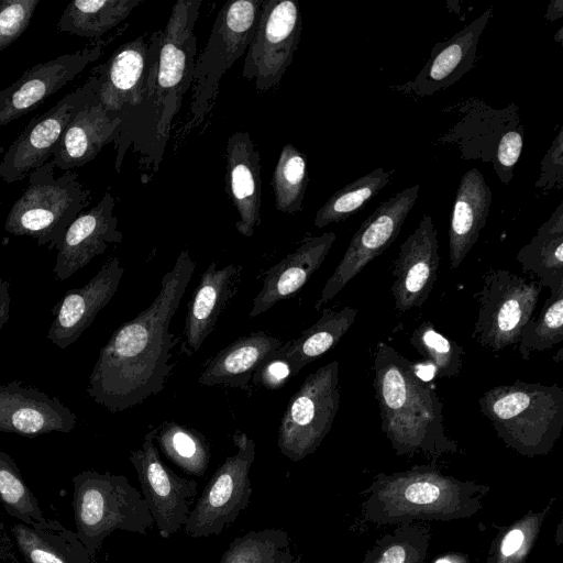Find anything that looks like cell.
I'll return each mask as SVG.
<instances>
[{"mask_svg": "<svg viewBox=\"0 0 563 563\" xmlns=\"http://www.w3.org/2000/svg\"><path fill=\"white\" fill-rule=\"evenodd\" d=\"M195 267L189 252L183 251L152 303L112 333L88 379L87 393L95 402L115 413L163 391L178 342L169 325Z\"/></svg>", "mask_w": 563, "mask_h": 563, "instance_id": "6da1fadb", "label": "cell"}, {"mask_svg": "<svg viewBox=\"0 0 563 563\" xmlns=\"http://www.w3.org/2000/svg\"><path fill=\"white\" fill-rule=\"evenodd\" d=\"M373 371L382 431L397 455L422 453L437 459L459 451L457 443L445 434L440 398L412 362L379 342Z\"/></svg>", "mask_w": 563, "mask_h": 563, "instance_id": "7a4b0ae2", "label": "cell"}, {"mask_svg": "<svg viewBox=\"0 0 563 563\" xmlns=\"http://www.w3.org/2000/svg\"><path fill=\"white\" fill-rule=\"evenodd\" d=\"M488 490L486 485L444 475L434 465L379 473L364 492L363 516L378 525L464 519L482 508Z\"/></svg>", "mask_w": 563, "mask_h": 563, "instance_id": "3957f363", "label": "cell"}, {"mask_svg": "<svg viewBox=\"0 0 563 563\" xmlns=\"http://www.w3.org/2000/svg\"><path fill=\"white\" fill-rule=\"evenodd\" d=\"M498 438L525 456L548 454L563 428V389L516 380L489 388L478 399Z\"/></svg>", "mask_w": 563, "mask_h": 563, "instance_id": "277c9868", "label": "cell"}, {"mask_svg": "<svg viewBox=\"0 0 563 563\" xmlns=\"http://www.w3.org/2000/svg\"><path fill=\"white\" fill-rule=\"evenodd\" d=\"M71 481L75 532L92 562L113 531L145 536L154 527L142 493L124 475L84 471Z\"/></svg>", "mask_w": 563, "mask_h": 563, "instance_id": "5b68a950", "label": "cell"}, {"mask_svg": "<svg viewBox=\"0 0 563 563\" xmlns=\"http://www.w3.org/2000/svg\"><path fill=\"white\" fill-rule=\"evenodd\" d=\"M78 174L68 170L56 177L51 161L32 172L27 187L12 205L4 230L15 236H30L38 246L57 250L71 222L91 202Z\"/></svg>", "mask_w": 563, "mask_h": 563, "instance_id": "8992f818", "label": "cell"}, {"mask_svg": "<svg viewBox=\"0 0 563 563\" xmlns=\"http://www.w3.org/2000/svg\"><path fill=\"white\" fill-rule=\"evenodd\" d=\"M454 108L460 119L439 142L456 145L463 159L492 164L499 180L509 184L523 147V124L518 106L510 103L495 109L482 99L471 97Z\"/></svg>", "mask_w": 563, "mask_h": 563, "instance_id": "52a82bcc", "label": "cell"}, {"mask_svg": "<svg viewBox=\"0 0 563 563\" xmlns=\"http://www.w3.org/2000/svg\"><path fill=\"white\" fill-rule=\"evenodd\" d=\"M263 0H235L220 9L207 45L195 60L190 126L211 111L224 73L245 54L258 22Z\"/></svg>", "mask_w": 563, "mask_h": 563, "instance_id": "ba28073f", "label": "cell"}, {"mask_svg": "<svg viewBox=\"0 0 563 563\" xmlns=\"http://www.w3.org/2000/svg\"><path fill=\"white\" fill-rule=\"evenodd\" d=\"M340 404L339 362L311 373L291 396L283 413L277 446L299 462L313 453L330 432Z\"/></svg>", "mask_w": 563, "mask_h": 563, "instance_id": "9c48e42d", "label": "cell"}, {"mask_svg": "<svg viewBox=\"0 0 563 563\" xmlns=\"http://www.w3.org/2000/svg\"><path fill=\"white\" fill-rule=\"evenodd\" d=\"M483 287L474 294L478 314L472 339L483 347L499 351L517 344L522 328L533 317L541 285L508 269H489Z\"/></svg>", "mask_w": 563, "mask_h": 563, "instance_id": "30bf717a", "label": "cell"}, {"mask_svg": "<svg viewBox=\"0 0 563 563\" xmlns=\"http://www.w3.org/2000/svg\"><path fill=\"white\" fill-rule=\"evenodd\" d=\"M233 442L236 452L214 472L189 512L183 529L190 538L220 536L251 503L250 472L255 459V442L239 430L233 434Z\"/></svg>", "mask_w": 563, "mask_h": 563, "instance_id": "8fae6325", "label": "cell"}, {"mask_svg": "<svg viewBox=\"0 0 563 563\" xmlns=\"http://www.w3.org/2000/svg\"><path fill=\"white\" fill-rule=\"evenodd\" d=\"M201 3V0L176 1L162 36L156 73L161 117L156 133L163 142L169 136L170 125L181 106L183 97L191 87L194 56L197 52L194 29Z\"/></svg>", "mask_w": 563, "mask_h": 563, "instance_id": "7c38bea8", "label": "cell"}, {"mask_svg": "<svg viewBox=\"0 0 563 563\" xmlns=\"http://www.w3.org/2000/svg\"><path fill=\"white\" fill-rule=\"evenodd\" d=\"M98 75L88 79L41 115L34 117L9 145L0 162V179L20 181L51 161L54 146L76 114L98 99Z\"/></svg>", "mask_w": 563, "mask_h": 563, "instance_id": "4fadbf2b", "label": "cell"}, {"mask_svg": "<svg viewBox=\"0 0 563 563\" xmlns=\"http://www.w3.org/2000/svg\"><path fill=\"white\" fill-rule=\"evenodd\" d=\"M302 31L294 0H263L253 38L245 52L242 76L258 91L277 87L291 64Z\"/></svg>", "mask_w": 563, "mask_h": 563, "instance_id": "5bb4252c", "label": "cell"}, {"mask_svg": "<svg viewBox=\"0 0 563 563\" xmlns=\"http://www.w3.org/2000/svg\"><path fill=\"white\" fill-rule=\"evenodd\" d=\"M420 186L413 185L383 201L352 236L332 275L325 282L314 309L333 299L361 271L379 256L398 236L412 210Z\"/></svg>", "mask_w": 563, "mask_h": 563, "instance_id": "9a60e30c", "label": "cell"}, {"mask_svg": "<svg viewBox=\"0 0 563 563\" xmlns=\"http://www.w3.org/2000/svg\"><path fill=\"white\" fill-rule=\"evenodd\" d=\"M158 427L144 437L141 449L131 452L134 466L154 526L162 538H169L187 522L198 483L177 475L166 466L155 445Z\"/></svg>", "mask_w": 563, "mask_h": 563, "instance_id": "2e32d148", "label": "cell"}, {"mask_svg": "<svg viewBox=\"0 0 563 563\" xmlns=\"http://www.w3.org/2000/svg\"><path fill=\"white\" fill-rule=\"evenodd\" d=\"M108 41L97 40L74 53H66L27 68L9 87L0 90V126L34 110L79 75L102 54Z\"/></svg>", "mask_w": 563, "mask_h": 563, "instance_id": "e0dca14e", "label": "cell"}, {"mask_svg": "<svg viewBox=\"0 0 563 563\" xmlns=\"http://www.w3.org/2000/svg\"><path fill=\"white\" fill-rule=\"evenodd\" d=\"M440 261L437 230L432 218L424 214L400 244L391 271V294L399 313L423 306L435 284Z\"/></svg>", "mask_w": 563, "mask_h": 563, "instance_id": "ac0fdd59", "label": "cell"}, {"mask_svg": "<svg viewBox=\"0 0 563 563\" xmlns=\"http://www.w3.org/2000/svg\"><path fill=\"white\" fill-rule=\"evenodd\" d=\"M77 416L58 397L13 380L0 384V432L35 438L74 430Z\"/></svg>", "mask_w": 563, "mask_h": 563, "instance_id": "d6986e66", "label": "cell"}, {"mask_svg": "<svg viewBox=\"0 0 563 563\" xmlns=\"http://www.w3.org/2000/svg\"><path fill=\"white\" fill-rule=\"evenodd\" d=\"M124 267L118 257L107 261L82 287L69 289L54 306L46 338L64 350L76 342L119 288Z\"/></svg>", "mask_w": 563, "mask_h": 563, "instance_id": "ffe728a7", "label": "cell"}, {"mask_svg": "<svg viewBox=\"0 0 563 563\" xmlns=\"http://www.w3.org/2000/svg\"><path fill=\"white\" fill-rule=\"evenodd\" d=\"M115 200L110 192L87 212H81L67 228L57 249L53 274L64 282L87 266L91 260L107 250L109 244L123 239L113 214Z\"/></svg>", "mask_w": 563, "mask_h": 563, "instance_id": "44dd1931", "label": "cell"}, {"mask_svg": "<svg viewBox=\"0 0 563 563\" xmlns=\"http://www.w3.org/2000/svg\"><path fill=\"white\" fill-rule=\"evenodd\" d=\"M492 12L490 8L487 9L451 38L437 43L418 75L397 86L396 90L416 97H429L459 81L474 66L478 41Z\"/></svg>", "mask_w": 563, "mask_h": 563, "instance_id": "7402d4cb", "label": "cell"}, {"mask_svg": "<svg viewBox=\"0 0 563 563\" xmlns=\"http://www.w3.org/2000/svg\"><path fill=\"white\" fill-rule=\"evenodd\" d=\"M225 187L239 213L235 228L251 238L261 224V157L247 131L234 132L225 147Z\"/></svg>", "mask_w": 563, "mask_h": 563, "instance_id": "603a6c76", "label": "cell"}, {"mask_svg": "<svg viewBox=\"0 0 563 563\" xmlns=\"http://www.w3.org/2000/svg\"><path fill=\"white\" fill-rule=\"evenodd\" d=\"M335 238L333 232L306 238L294 252L269 267L262 289L253 299L250 317L260 316L278 301L294 296L320 268Z\"/></svg>", "mask_w": 563, "mask_h": 563, "instance_id": "cb8c5ba5", "label": "cell"}, {"mask_svg": "<svg viewBox=\"0 0 563 563\" xmlns=\"http://www.w3.org/2000/svg\"><path fill=\"white\" fill-rule=\"evenodd\" d=\"M122 124V120L107 112L97 99L67 125L52 151L51 162L65 172L85 166L118 137Z\"/></svg>", "mask_w": 563, "mask_h": 563, "instance_id": "d4e9b609", "label": "cell"}, {"mask_svg": "<svg viewBox=\"0 0 563 563\" xmlns=\"http://www.w3.org/2000/svg\"><path fill=\"white\" fill-rule=\"evenodd\" d=\"M148 44L144 35L120 46L110 59L92 69L100 85L98 100L113 117L141 103Z\"/></svg>", "mask_w": 563, "mask_h": 563, "instance_id": "484cf974", "label": "cell"}, {"mask_svg": "<svg viewBox=\"0 0 563 563\" xmlns=\"http://www.w3.org/2000/svg\"><path fill=\"white\" fill-rule=\"evenodd\" d=\"M282 345L278 338L261 331L239 338L208 362L199 376V383L203 386L223 385L249 390L251 379L275 357Z\"/></svg>", "mask_w": 563, "mask_h": 563, "instance_id": "4316f807", "label": "cell"}, {"mask_svg": "<svg viewBox=\"0 0 563 563\" xmlns=\"http://www.w3.org/2000/svg\"><path fill=\"white\" fill-rule=\"evenodd\" d=\"M493 194L477 168L461 178L452 208L449 228V257L452 269L457 268L478 240L484 229Z\"/></svg>", "mask_w": 563, "mask_h": 563, "instance_id": "83f0119b", "label": "cell"}, {"mask_svg": "<svg viewBox=\"0 0 563 563\" xmlns=\"http://www.w3.org/2000/svg\"><path fill=\"white\" fill-rule=\"evenodd\" d=\"M238 267L234 264L219 268L212 262L200 277L188 305L185 322L186 344L198 351L213 331L218 318L233 294Z\"/></svg>", "mask_w": 563, "mask_h": 563, "instance_id": "f1b7e54d", "label": "cell"}, {"mask_svg": "<svg viewBox=\"0 0 563 563\" xmlns=\"http://www.w3.org/2000/svg\"><path fill=\"white\" fill-rule=\"evenodd\" d=\"M516 261L523 273L537 277L550 294L563 291V202L539 227L531 241L520 249Z\"/></svg>", "mask_w": 563, "mask_h": 563, "instance_id": "f546056e", "label": "cell"}, {"mask_svg": "<svg viewBox=\"0 0 563 563\" xmlns=\"http://www.w3.org/2000/svg\"><path fill=\"white\" fill-rule=\"evenodd\" d=\"M356 314L357 309L349 306L341 310L323 309L317 322L297 339L282 345L275 357L288 365L291 375H297L339 343L354 323Z\"/></svg>", "mask_w": 563, "mask_h": 563, "instance_id": "4dcf8cb0", "label": "cell"}, {"mask_svg": "<svg viewBox=\"0 0 563 563\" xmlns=\"http://www.w3.org/2000/svg\"><path fill=\"white\" fill-rule=\"evenodd\" d=\"M10 531L26 563H92L76 532L63 526L31 527L20 521Z\"/></svg>", "mask_w": 563, "mask_h": 563, "instance_id": "1f68e13d", "label": "cell"}, {"mask_svg": "<svg viewBox=\"0 0 563 563\" xmlns=\"http://www.w3.org/2000/svg\"><path fill=\"white\" fill-rule=\"evenodd\" d=\"M140 0H75L64 9L57 32H66L92 41L125 20Z\"/></svg>", "mask_w": 563, "mask_h": 563, "instance_id": "d6a6232c", "label": "cell"}, {"mask_svg": "<svg viewBox=\"0 0 563 563\" xmlns=\"http://www.w3.org/2000/svg\"><path fill=\"white\" fill-rule=\"evenodd\" d=\"M0 503L14 519L31 526L57 528L58 521L47 519L37 498L24 481L12 457L0 448Z\"/></svg>", "mask_w": 563, "mask_h": 563, "instance_id": "836d02e7", "label": "cell"}, {"mask_svg": "<svg viewBox=\"0 0 563 563\" xmlns=\"http://www.w3.org/2000/svg\"><path fill=\"white\" fill-rule=\"evenodd\" d=\"M389 180L390 174L378 167L347 184L335 191L317 211L314 225L322 229L352 217L387 186Z\"/></svg>", "mask_w": 563, "mask_h": 563, "instance_id": "e575fe53", "label": "cell"}, {"mask_svg": "<svg viewBox=\"0 0 563 563\" xmlns=\"http://www.w3.org/2000/svg\"><path fill=\"white\" fill-rule=\"evenodd\" d=\"M155 440L163 453L184 472L203 476L209 466L210 449L200 432L167 421L158 427Z\"/></svg>", "mask_w": 563, "mask_h": 563, "instance_id": "d590c367", "label": "cell"}, {"mask_svg": "<svg viewBox=\"0 0 563 563\" xmlns=\"http://www.w3.org/2000/svg\"><path fill=\"white\" fill-rule=\"evenodd\" d=\"M308 181L306 155L292 144H285L272 177L276 210L287 214L299 212Z\"/></svg>", "mask_w": 563, "mask_h": 563, "instance_id": "8d00e7d4", "label": "cell"}, {"mask_svg": "<svg viewBox=\"0 0 563 563\" xmlns=\"http://www.w3.org/2000/svg\"><path fill=\"white\" fill-rule=\"evenodd\" d=\"M431 541L427 527L400 523L366 552L363 563H423Z\"/></svg>", "mask_w": 563, "mask_h": 563, "instance_id": "74e56055", "label": "cell"}, {"mask_svg": "<svg viewBox=\"0 0 563 563\" xmlns=\"http://www.w3.org/2000/svg\"><path fill=\"white\" fill-rule=\"evenodd\" d=\"M563 341V291L550 294L538 317L522 328L518 352L528 360L533 351H545Z\"/></svg>", "mask_w": 563, "mask_h": 563, "instance_id": "f35d334b", "label": "cell"}, {"mask_svg": "<svg viewBox=\"0 0 563 563\" xmlns=\"http://www.w3.org/2000/svg\"><path fill=\"white\" fill-rule=\"evenodd\" d=\"M409 341L433 367L437 377H455L460 374L463 347L439 332L431 321L419 324Z\"/></svg>", "mask_w": 563, "mask_h": 563, "instance_id": "ab89813d", "label": "cell"}, {"mask_svg": "<svg viewBox=\"0 0 563 563\" xmlns=\"http://www.w3.org/2000/svg\"><path fill=\"white\" fill-rule=\"evenodd\" d=\"M288 547L289 537L283 529L249 531L231 541L218 563H272Z\"/></svg>", "mask_w": 563, "mask_h": 563, "instance_id": "60d3db41", "label": "cell"}, {"mask_svg": "<svg viewBox=\"0 0 563 563\" xmlns=\"http://www.w3.org/2000/svg\"><path fill=\"white\" fill-rule=\"evenodd\" d=\"M550 505L539 512L530 511L509 527L503 537L492 544V563H522L538 538Z\"/></svg>", "mask_w": 563, "mask_h": 563, "instance_id": "b9f144b4", "label": "cell"}, {"mask_svg": "<svg viewBox=\"0 0 563 563\" xmlns=\"http://www.w3.org/2000/svg\"><path fill=\"white\" fill-rule=\"evenodd\" d=\"M40 0H0V52L29 27Z\"/></svg>", "mask_w": 563, "mask_h": 563, "instance_id": "7bdbcfd3", "label": "cell"}, {"mask_svg": "<svg viewBox=\"0 0 563 563\" xmlns=\"http://www.w3.org/2000/svg\"><path fill=\"white\" fill-rule=\"evenodd\" d=\"M536 187L548 192L563 187V128L560 129L541 162Z\"/></svg>", "mask_w": 563, "mask_h": 563, "instance_id": "ee69618b", "label": "cell"}, {"mask_svg": "<svg viewBox=\"0 0 563 563\" xmlns=\"http://www.w3.org/2000/svg\"><path fill=\"white\" fill-rule=\"evenodd\" d=\"M289 375L291 374L288 365L284 361L274 357L254 377L266 388L278 389L285 385Z\"/></svg>", "mask_w": 563, "mask_h": 563, "instance_id": "f6af8a7d", "label": "cell"}, {"mask_svg": "<svg viewBox=\"0 0 563 563\" xmlns=\"http://www.w3.org/2000/svg\"><path fill=\"white\" fill-rule=\"evenodd\" d=\"M10 283L0 277V332L10 318Z\"/></svg>", "mask_w": 563, "mask_h": 563, "instance_id": "bcb514c9", "label": "cell"}, {"mask_svg": "<svg viewBox=\"0 0 563 563\" xmlns=\"http://www.w3.org/2000/svg\"><path fill=\"white\" fill-rule=\"evenodd\" d=\"M272 563H302L300 558L295 556L289 547L282 549Z\"/></svg>", "mask_w": 563, "mask_h": 563, "instance_id": "7dc6e473", "label": "cell"}, {"mask_svg": "<svg viewBox=\"0 0 563 563\" xmlns=\"http://www.w3.org/2000/svg\"><path fill=\"white\" fill-rule=\"evenodd\" d=\"M562 12H563L562 0H553L548 7V12L545 14V18L551 21L558 20L559 18L562 16Z\"/></svg>", "mask_w": 563, "mask_h": 563, "instance_id": "c3c4849f", "label": "cell"}, {"mask_svg": "<svg viewBox=\"0 0 563 563\" xmlns=\"http://www.w3.org/2000/svg\"><path fill=\"white\" fill-rule=\"evenodd\" d=\"M9 555L8 547L3 534L0 532V560L5 559Z\"/></svg>", "mask_w": 563, "mask_h": 563, "instance_id": "681fc988", "label": "cell"}, {"mask_svg": "<svg viewBox=\"0 0 563 563\" xmlns=\"http://www.w3.org/2000/svg\"><path fill=\"white\" fill-rule=\"evenodd\" d=\"M457 556H443L438 559L434 563H456ZM465 563V562H464Z\"/></svg>", "mask_w": 563, "mask_h": 563, "instance_id": "f907efd6", "label": "cell"}, {"mask_svg": "<svg viewBox=\"0 0 563 563\" xmlns=\"http://www.w3.org/2000/svg\"><path fill=\"white\" fill-rule=\"evenodd\" d=\"M562 31H563V30H562V29H560V30L558 31V34H556V35H559V40H558V41H559L560 43L562 42V38H561V37H562V35H561V34H562Z\"/></svg>", "mask_w": 563, "mask_h": 563, "instance_id": "816d5d0a", "label": "cell"}]
</instances>
